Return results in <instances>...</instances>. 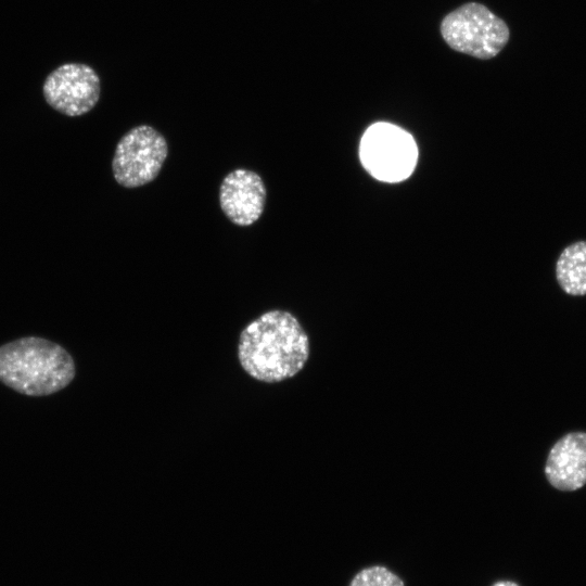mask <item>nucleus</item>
I'll return each instance as SVG.
<instances>
[{
  "mask_svg": "<svg viewBox=\"0 0 586 586\" xmlns=\"http://www.w3.org/2000/svg\"><path fill=\"white\" fill-rule=\"evenodd\" d=\"M237 356L241 368L252 379L280 383L304 369L310 356V341L292 313L270 309L241 330Z\"/></svg>",
  "mask_w": 586,
  "mask_h": 586,
  "instance_id": "nucleus-1",
  "label": "nucleus"
},
{
  "mask_svg": "<svg viewBox=\"0 0 586 586\" xmlns=\"http://www.w3.org/2000/svg\"><path fill=\"white\" fill-rule=\"evenodd\" d=\"M73 357L61 345L37 336L0 346V382L27 396H48L75 378Z\"/></svg>",
  "mask_w": 586,
  "mask_h": 586,
  "instance_id": "nucleus-2",
  "label": "nucleus"
},
{
  "mask_svg": "<svg viewBox=\"0 0 586 586\" xmlns=\"http://www.w3.org/2000/svg\"><path fill=\"white\" fill-rule=\"evenodd\" d=\"M441 33L454 50L487 60L496 56L509 40V28L486 7L470 2L446 15Z\"/></svg>",
  "mask_w": 586,
  "mask_h": 586,
  "instance_id": "nucleus-3",
  "label": "nucleus"
},
{
  "mask_svg": "<svg viewBox=\"0 0 586 586\" xmlns=\"http://www.w3.org/2000/svg\"><path fill=\"white\" fill-rule=\"evenodd\" d=\"M359 156L364 167L375 179L399 182L413 171L417 144L410 133L396 125L375 123L364 133Z\"/></svg>",
  "mask_w": 586,
  "mask_h": 586,
  "instance_id": "nucleus-4",
  "label": "nucleus"
},
{
  "mask_svg": "<svg viewBox=\"0 0 586 586\" xmlns=\"http://www.w3.org/2000/svg\"><path fill=\"white\" fill-rule=\"evenodd\" d=\"M168 155V144L158 130L142 124L128 130L117 142L113 176L124 188H139L153 181Z\"/></svg>",
  "mask_w": 586,
  "mask_h": 586,
  "instance_id": "nucleus-5",
  "label": "nucleus"
},
{
  "mask_svg": "<svg viewBox=\"0 0 586 586\" xmlns=\"http://www.w3.org/2000/svg\"><path fill=\"white\" fill-rule=\"evenodd\" d=\"M42 91L52 109L75 117L88 113L95 106L101 94V82L91 66L66 63L47 76Z\"/></svg>",
  "mask_w": 586,
  "mask_h": 586,
  "instance_id": "nucleus-6",
  "label": "nucleus"
},
{
  "mask_svg": "<svg viewBox=\"0 0 586 586\" xmlns=\"http://www.w3.org/2000/svg\"><path fill=\"white\" fill-rule=\"evenodd\" d=\"M218 199L222 213L232 224L247 227L263 215L267 188L256 171L235 168L221 180Z\"/></svg>",
  "mask_w": 586,
  "mask_h": 586,
  "instance_id": "nucleus-7",
  "label": "nucleus"
},
{
  "mask_svg": "<svg viewBox=\"0 0 586 586\" xmlns=\"http://www.w3.org/2000/svg\"><path fill=\"white\" fill-rule=\"evenodd\" d=\"M549 484L562 492H574L586 484V432H571L550 448L545 464Z\"/></svg>",
  "mask_w": 586,
  "mask_h": 586,
  "instance_id": "nucleus-8",
  "label": "nucleus"
},
{
  "mask_svg": "<svg viewBox=\"0 0 586 586\" xmlns=\"http://www.w3.org/2000/svg\"><path fill=\"white\" fill-rule=\"evenodd\" d=\"M556 279L566 294L586 295V241L564 247L556 263Z\"/></svg>",
  "mask_w": 586,
  "mask_h": 586,
  "instance_id": "nucleus-9",
  "label": "nucleus"
},
{
  "mask_svg": "<svg viewBox=\"0 0 586 586\" xmlns=\"http://www.w3.org/2000/svg\"><path fill=\"white\" fill-rule=\"evenodd\" d=\"M349 586H405L402 578L385 566L372 565L360 570Z\"/></svg>",
  "mask_w": 586,
  "mask_h": 586,
  "instance_id": "nucleus-10",
  "label": "nucleus"
},
{
  "mask_svg": "<svg viewBox=\"0 0 586 586\" xmlns=\"http://www.w3.org/2000/svg\"><path fill=\"white\" fill-rule=\"evenodd\" d=\"M492 586H519V585L511 581H499V582L494 583Z\"/></svg>",
  "mask_w": 586,
  "mask_h": 586,
  "instance_id": "nucleus-11",
  "label": "nucleus"
}]
</instances>
